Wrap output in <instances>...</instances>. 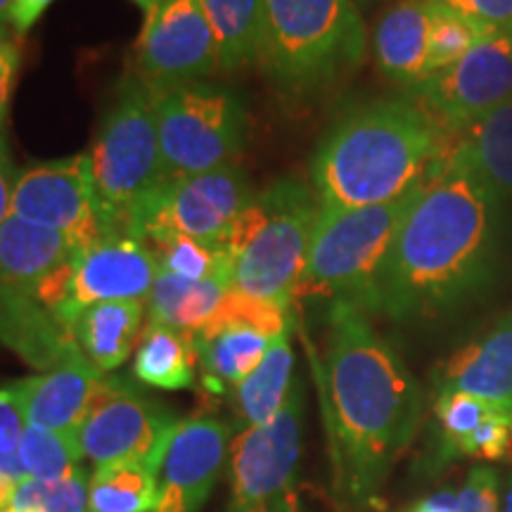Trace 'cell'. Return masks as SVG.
<instances>
[{
  "label": "cell",
  "instance_id": "obj_1",
  "mask_svg": "<svg viewBox=\"0 0 512 512\" xmlns=\"http://www.w3.org/2000/svg\"><path fill=\"white\" fill-rule=\"evenodd\" d=\"M501 202L451 152L415 190L370 297L394 323L453 316L489 290L501 259Z\"/></svg>",
  "mask_w": 512,
  "mask_h": 512
},
{
  "label": "cell",
  "instance_id": "obj_2",
  "mask_svg": "<svg viewBox=\"0 0 512 512\" xmlns=\"http://www.w3.org/2000/svg\"><path fill=\"white\" fill-rule=\"evenodd\" d=\"M323 380L332 494L342 512H375L420 430L425 394L368 313L349 302L330 304Z\"/></svg>",
  "mask_w": 512,
  "mask_h": 512
},
{
  "label": "cell",
  "instance_id": "obj_3",
  "mask_svg": "<svg viewBox=\"0 0 512 512\" xmlns=\"http://www.w3.org/2000/svg\"><path fill=\"white\" fill-rule=\"evenodd\" d=\"M451 136L413 98L354 107L320 143L311 181L323 209L387 204L418 188L444 159Z\"/></svg>",
  "mask_w": 512,
  "mask_h": 512
},
{
  "label": "cell",
  "instance_id": "obj_4",
  "mask_svg": "<svg viewBox=\"0 0 512 512\" xmlns=\"http://www.w3.org/2000/svg\"><path fill=\"white\" fill-rule=\"evenodd\" d=\"M356 0H264L259 62L278 91L311 95L366 60Z\"/></svg>",
  "mask_w": 512,
  "mask_h": 512
},
{
  "label": "cell",
  "instance_id": "obj_5",
  "mask_svg": "<svg viewBox=\"0 0 512 512\" xmlns=\"http://www.w3.org/2000/svg\"><path fill=\"white\" fill-rule=\"evenodd\" d=\"M318 214L316 192L299 178H280L252 197L226 240L235 290L292 309Z\"/></svg>",
  "mask_w": 512,
  "mask_h": 512
},
{
  "label": "cell",
  "instance_id": "obj_6",
  "mask_svg": "<svg viewBox=\"0 0 512 512\" xmlns=\"http://www.w3.org/2000/svg\"><path fill=\"white\" fill-rule=\"evenodd\" d=\"M415 190L399 200L373 207H320L294 302L330 299V304L349 302L368 313L377 275L392 249L403 216L411 209Z\"/></svg>",
  "mask_w": 512,
  "mask_h": 512
},
{
  "label": "cell",
  "instance_id": "obj_7",
  "mask_svg": "<svg viewBox=\"0 0 512 512\" xmlns=\"http://www.w3.org/2000/svg\"><path fill=\"white\" fill-rule=\"evenodd\" d=\"M157 100L159 91L138 76L126 79L88 155L107 235H126L131 211L166 178Z\"/></svg>",
  "mask_w": 512,
  "mask_h": 512
},
{
  "label": "cell",
  "instance_id": "obj_8",
  "mask_svg": "<svg viewBox=\"0 0 512 512\" xmlns=\"http://www.w3.org/2000/svg\"><path fill=\"white\" fill-rule=\"evenodd\" d=\"M157 128L164 176H195L235 164L245 147L247 114L228 88L188 83L159 93Z\"/></svg>",
  "mask_w": 512,
  "mask_h": 512
},
{
  "label": "cell",
  "instance_id": "obj_9",
  "mask_svg": "<svg viewBox=\"0 0 512 512\" xmlns=\"http://www.w3.org/2000/svg\"><path fill=\"white\" fill-rule=\"evenodd\" d=\"M252 200L238 164L195 176L164 178L128 216L126 235L150 242L164 235H188L211 247H226L235 219Z\"/></svg>",
  "mask_w": 512,
  "mask_h": 512
},
{
  "label": "cell",
  "instance_id": "obj_10",
  "mask_svg": "<svg viewBox=\"0 0 512 512\" xmlns=\"http://www.w3.org/2000/svg\"><path fill=\"white\" fill-rule=\"evenodd\" d=\"M176 425L178 420L164 406L119 377L107 375L76 430V444L95 467L133 463L159 475Z\"/></svg>",
  "mask_w": 512,
  "mask_h": 512
},
{
  "label": "cell",
  "instance_id": "obj_11",
  "mask_svg": "<svg viewBox=\"0 0 512 512\" xmlns=\"http://www.w3.org/2000/svg\"><path fill=\"white\" fill-rule=\"evenodd\" d=\"M12 216L55 230L79 252L105 238L91 157L76 155L22 171L12 192Z\"/></svg>",
  "mask_w": 512,
  "mask_h": 512
},
{
  "label": "cell",
  "instance_id": "obj_12",
  "mask_svg": "<svg viewBox=\"0 0 512 512\" xmlns=\"http://www.w3.org/2000/svg\"><path fill=\"white\" fill-rule=\"evenodd\" d=\"M304 389L294 382L283 411L266 425L240 430L230 444L233 494L228 512H268L285 491L294 489V472L302 456Z\"/></svg>",
  "mask_w": 512,
  "mask_h": 512
},
{
  "label": "cell",
  "instance_id": "obj_13",
  "mask_svg": "<svg viewBox=\"0 0 512 512\" xmlns=\"http://www.w3.org/2000/svg\"><path fill=\"white\" fill-rule=\"evenodd\" d=\"M219 69V50L200 0H162L145 12L136 76L155 91L197 83Z\"/></svg>",
  "mask_w": 512,
  "mask_h": 512
},
{
  "label": "cell",
  "instance_id": "obj_14",
  "mask_svg": "<svg viewBox=\"0 0 512 512\" xmlns=\"http://www.w3.org/2000/svg\"><path fill=\"white\" fill-rule=\"evenodd\" d=\"M425 112L448 136L512 102V38L486 36L451 69L413 88Z\"/></svg>",
  "mask_w": 512,
  "mask_h": 512
},
{
  "label": "cell",
  "instance_id": "obj_15",
  "mask_svg": "<svg viewBox=\"0 0 512 512\" xmlns=\"http://www.w3.org/2000/svg\"><path fill=\"white\" fill-rule=\"evenodd\" d=\"M157 275V259L143 240L105 235L76 254L72 287L55 316L72 328L79 313L93 304L147 302Z\"/></svg>",
  "mask_w": 512,
  "mask_h": 512
},
{
  "label": "cell",
  "instance_id": "obj_16",
  "mask_svg": "<svg viewBox=\"0 0 512 512\" xmlns=\"http://www.w3.org/2000/svg\"><path fill=\"white\" fill-rule=\"evenodd\" d=\"M230 427L216 415L178 420L159 467L155 512H200L228 453Z\"/></svg>",
  "mask_w": 512,
  "mask_h": 512
},
{
  "label": "cell",
  "instance_id": "obj_17",
  "mask_svg": "<svg viewBox=\"0 0 512 512\" xmlns=\"http://www.w3.org/2000/svg\"><path fill=\"white\" fill-rule=\"evenodd\" d=\"M105 377L81 351L62 366L12 382V389L27 425L76 439Z\"/></svg>",
  "mask_w": 512,
  "mask_h": 512
},
{
  "label": "cell",
  "instance_id": "obj_18",
  "mask_svg": "<svg viewBox=\"0 0 512 512\" xmlns=\"http://www.w3.org/2000/svg\"><path fill=\"white\" fill-rule=\"evenodd\" d=\"M470 394L512 411V309L441 363L434 394Z\"/></svg>",
  "mask_w": 512,
  "mask_h": 512
},
{
  "label": "cell",
  "instance_id": "obj_19",
  "mask_svg": "<svg viewBox=\"0 0 512 512\" xmlns=\"http://www.w3.org/2000/svg\"><path fill=\"white\" fill-rule=\"evenodd\" d=\"M76 254L64 235L10 216L0 226V299L34 297L38 285Z\"/></svg>",
  "mask_w": 512,
  "mask_h": 512
},
{
  "label": "cell",
  "instance_id": "obj_20",
  "mask_svg": "<svg viewBox=\"0 0 512 512\" xmlns=\"http://www.w3.org/2000/svg\"><path fill=\"white\" fill-rule=\"evenodd\" d=\"M0 342L41 373L81 354L74 330L34 297L0 299Z\"/></svg>",
  "mask_w": 512,
  "mask_h": 512
},
{
  "label": "cell",
  "instance_id": "obj_21",
  "mask_svg": "<svg viewBox=\"0 0 512 512\" xmlns=\"http://www.w3.org/2000/svg\"><path fill=\"white\" fill-rule=\"evenodd\" d=\"M375 60L389 81L415 88L427 79L430 8L425 0H401L377 19Z\"/></svg>",
  "mask_w": 512,
  "mask_h": 512
},
{
  "label": "cell",
  "instance_id": "obj_22",
  "mask_svg": "<svg viewBox=\"0 0 512 512\" xmlns=\"http://www.w3.org/2000/svg\"><path fill=\"white\" fill-rule=\"evenodd\" d=\"M448 152L503 207L512 204V102L451 136Z\"/></svg>",
  "mask_w": 512,
  "mask_h": 512
},
{
  "label": "cell",
  "instance_id": "obj_23",
  "mask_svg": "<svg viewBox=\"0 0 512 512\" xmlns=\"http://www.w3.org/2000/svg\"><path fill=\"white\" fill-rule=\"evenodd\" d=\"M145 309V302H102L88 306L74 320L76 344L100 373L124 366L133 354Z\"/></svg>",
  "mask_w": 512,
  "mask_h": 512
},
{
  "label": "cell",
  "instance_id": "obj_24",
  "mask_svg": "<svg viewBox=\"0 0 512 512\" xmlns=\"http://www.w3.org/2000/svg\"><path fill=\"white\" fill-rule=\"evenodd\" d=\"M292 370L294 354L290 332H285V335L273 339L266 356L252 370V375L235 387V411L240 418V430L266 425L283 411L294 389Z\"/></svg>",
  "mask_w": 512,
  "mask_h": 512
},
{
  "label": "cell",
  "instance_id": "obj_25",
  "mask_svg": "<svg viewBox=\"0 0 512 512\" xmlns=\"http://www.w3.org/2000/svg\"><path fill=\"white\" fill-rule=\"evenodd\" d=\"M230 285L216 280H188L159 271L150 297H147V316L152 325H166L181 332H197L207 328L214 318Z\"/></svg>",
  "mask_w": 512,
  "mask_h": 512
},
{
  "label": "cell",
  "instance_id": "obj_26",
  "mask_svg": "<svg viewBox=\"0 0 512 512\" xmlns=\"http://www.w3.org/2000/svg\"><path fill=\"white\" fill-rule=\"evenodd\" d=\"M197 347V361L202 363L204 387L209 394H223L228 387H238L266 356L273 339L252 328H226L211 337H192Z\"/></svg>",
  "mask_w": 512,
  "mask_h": 512
},
{
  "label": "cell",
  "instance_id": "obj_27",
  "mask_svg": "<svg viewBox=\"0 0 512 512\" xmlns=\"http://www.w3.org/2000/svg\"><path fill=\"white\" fill-rule=\"evenodd\" d=\"M197 347L190 332L166 325H147L140 335L133 373L143 384L157 389H188L195 384Z\"/></svg>",
  "mask_w": 512,
  "mask_h": 512
},
{
  "label": "cell",
  "instance_id": "obj_28",
  "mask_svg": "<svg viewBox=\"0 0 512 512\" xmlns=\"http://www.w3.org/2000/svg\"><path fill=\"white\" fill-rule=\"evenodd\" d=\"M219 50V69L235 72L259 60L264 0H200Z\"/></svg>",
  "mask_w": 512,
  "mask_h": 512
},
{
  "label": "cell",
  "instance_id": "obj_29",
  "mask_svg": "<svg viewBox=\"0 0 512 512\" xmlns=\"http://www.w3.org/2000/svg\"><path fill=\"white\" fill-rule=\"evenodd\" d=\"M157 475L143 465L121 463L95 467L88 486L86 512H155Z\"/></svg>",
  "mask_w": 512,
  "mask_h": 512
},
{
  "label": "cell",
  "instance_id": "obj_30",
  "mask_svg": "<svg viewBox=\"0 0 512 512\" xmlns=\"http://www.w3.org/2000/svg\"><path fill=\"white\" fill-rule=\"evenodd\" d=\"M145 245L152 249L162 273L188 280H216L233 287L235 261L226 247H211L188 235H164Z\"/></svg>",
  "mask_w": 512,
  "mask_h": 512
},
{
  "label": "cell",
  "instance_id": "obj_31",
  "mask_svg": "<svg viewBox=\"0 0 512 512\" xmlns=\"http://www.w3.org/2000/svg\"><path fill=\"white\" fill-rule=\"evenodd\" d=\"M17 456L27 477L41 479V482H60L81 470L79 463L83 453L74 437L27 425Z\"/></svg>",
  "mask_w": 512,
  "mask_h": 512
},
{
  "label": "cell",
  "instance_id": "obj_32",
  "mask_svg": "<svg viewBox=\"0 0 512 512\" xmlns=\"http://www.w3.org/2000/svg\"><path fill=\"white\" fill-rule=\"evenodd\" d=\"M290 325L292 309L264 302V299L249 297V294L235 290V287H228L226 297H223L221 306L216 309L214 318L207 323V328L192 337H211L226 328H252L256 332H261V335L275 339L285 335V332H290Z\"/></svg>",
  "mask_w": 512,
  "mask_h": 512
},
{
  "label": "cell",
  "instance_id": "obj_33",
  "mask_svg": "<svg viewBox=\"0 0 512 512\" xmlns=\"http://www.w3.org/2000/svg\"><path fill=\"white\" fill-rule=\"evenodd\" d=\"M88 475L83 470L60 482L22 479L17 484L10 510L15 512H86L88 510Z\"/></svg>",
  "mask_w": 512,
  "mask_h": 512
},
{
  "label": "cell",
  "instance_id": "obj_34",
  "mask_svg": "<svg viewBox=\"0 0 512 512\" xmlns=\"http://www.w3.org/2000/svg\"><path fill=\"white\" fill-rule=\"evenodd\" d=\"M427 3V0H425ZM430 8V53H427V79L437 76L463 60L482 41L470 24L444 8L427 3ZM425 79V81H427Z\"/></svg>",
  "mask_w": 512,
  "mask_h": 512
},
{
  "label": "cell",
  "instance_id": "obj_35",
  "mask_svg": "<svg viewBox=\"0 0 512 512\" xmlns=\"http://www.w3.org/2000/svg\"><path fill=\"white\" fill-rule=\"evenodd\" d=\"M463 19L479 36L512 38V0H427Z\"/></svg>",
  "mask_w": 512,
  "mask_h": 512
},
{
  "label": "cell",
  "instance_id": "obj_36",
  "mask_svg": "<svg viewBox=\"0 0 512 512\" xmlns=\"http://www.w3.org/2000/svg\"><path fill=\"white\" fill-rule=\"evenodd\" d=\"M498 486L501 477L491 465H475L458 494L460 512H498Z\"/></svg>",
  "mask_w": 512,
  "mask_h": 512
},
{
  "label": "cell",
  "instance_id": "obj_37",
  "mask_svg": "<svg viewBox=\"0 0 512 512\" xmlns=\"http://www.w3.org/2000/svg\"><path fill=\"white\" fill-rule=\"evenodd\" d=\"M24 430H27V420H24L17 394L10 382L0 387V456L17 453Z\"/></svg>",
  "mask_w": 512,
  "mask_h": 512
},
{
  "label": "cell",
  "instance_id": "obj_38",
  "mask_svg": "<svg viewBox=\"0 0 512 512\" xmlns=\"http://www.w3.org/2000/svg\"><path fill=\"white\" fill-rule=\"evenodd\" d=\"M19 67H22V41H19V36H10L0 41V128H3L5 117H8Z\"/></svg>",
  "mask_w": 512,
  "mask_h": 512
},
{
  "label": "cell",
  "instance_id": "obj_39",
  "mask_svg": "<svg viewBox=\"0 0 512 512\" xmlns=\"http://www.w3.org/2000/svg\"><path fill=\"white\" fill-rule=\"evenodd\" d=\"M53 3L55 0H15L8 22L12 27V34L19 38L27 36L29 31L36 27L38 19L43 17V12H46Z\"/></svg>",
  "mask_w": 512,
  "mask_h": 512
},
{
  "label": "cell",
  "instance_id": "obj_40",
  "mask_svg": "<svg viewBox=\"0 0 512 512\" xmlns=\"http://www.w3.org/2000/svg\"><path fill=\"white\" fill-rule=\"evenodd\" d=\"M17 176L19 174L15 171V166H12L8 145L0 138V226L10 219L12 192H15Z\"/></svg>",
  "mask_w": 512,
  "mask_h": 512
},
{
  "label": "cell",
  "instance_id": "obj_41",
  "mask_svg": "<svg viewBox=\"0 0 512 512\" xmlns=\"http://www.w3.org/2000/svg\"><path fill=\"white\" fill-rule=\"evenodd\" d=\"M411 512H460V508H458V498L453 496L451 491H441V494L415 505Z\"/></svg>",
  "mask_w": 512,
  "mask_h": 512
},
{
  "label": "cell",
  "instance_id": "obj_42",
  "mask_svg": "<svg viewBox=\"0 0 512 512\" xmlns=\"http://www.w3.org/2000/svg\"><path fill=\"white\" fill-rule=\"evenodd\" d=\"M268 512H304V510H302V503H299L297 491L290 489L285 491V494L280 496L271 508H268Z\"/></svg>",
  "mask_w": 512,
  "mask_h": 512
},
{
  "label": "cell",
  "instance_id": "obj_43",
  "mask_svg": "<svg viewBox=\"0 0 512 512\" xmlns=\"http://www.w3.org/2000/svg\"><path fill=\"white\" fill-rule=\"evenodd\" d=\"M17 479H12L8 475H0V512L8 510L12 498H15V491H17Z\"/></svg>",
  "mask_w": 512,
  "mask_h": 512
},
{
  "label": "cell",
  "instance_id": "obj_44",
  "mask_svg": "<svg viewBox=\"0 0 512 512\" xmlns=\"http://www.w3.org/2000/svg\"><path fill=\"white\" fill-rule=\"evenodd\" d=\"M15 5V0H0V24L10 22V10Z\"/></svg>",
  "mask_w": 512,
  "mask_h": 512
},
{
  "label": "cell",
  "instance_id": "obj_45",
  "mask_svg": "<svg viewBox=\"0 0 512 512\" xmlns=\"http://www.w3.org/2000/svg\"><path fill=\"white\" fill-rule=\"evenodd\" d=\"M503 512H512V477H510L508 491H505V503H503Z\"/></svg>",
  "mask_w": 512,
  "mask_h": 512
},
{
  "label": "cell",
  "instance_id": "obj_46",
  "mask_svg": "<svg viewBox=\"0 0 512 512\" xmlns=\"http://www.w3.org/2000/svg\"><path fill=\"white\" fill-rule=\"evenodd\" d=\"M133 3L140 5V8H143V10L147 12V10H152V8H155L157 3H162V0H133Z\"/></svg>",
  "mask_w": 512,
  "mask_h": 512
},
{
  "label": "cell",
  "instance_id": "obj_47",
  "mask_svg": "<svg viewBox=\"0 0 512 512\" xmlns=\"http://www.w3.org/2000/svg\"><path fill=\"white\" fill-rule=\"evenodd\" d=\"M8 27H10V24H0V41H5V38L12 36Z\"/></svg>",
  "mask_w": 512,
  "mask_h": 512
},
{
  "label": "cell",
  "instance_id": "obj_48",
  "mask_svg": "<svg viewBox=\"0 0 512 512\" xmlns=\"http://www.w3.org/2000/svg\"><path fill=\"white\" fill-rule=\"evenodd\" d=\"M3 512H15V510H10V508H8V510H3Z\"/></svg>",
  "mask_w": 512,
  "mask_h": 512
}]
</instances>
